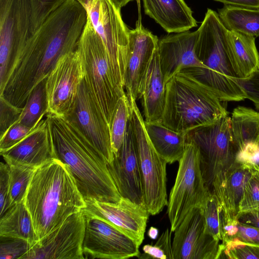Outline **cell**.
I'll return each mask as SVG.
<instances>
[{
    "instance_id": "1",
    "label": "cell",
    "mask_w": 259,
    "mask_h": 259,
    "mask_svg": "<svg viewBox=\"0 0 259 259\" xmlns=\"http://www.w3.org/2000/svg\"><path fill=\"white\" fill-rule=\"evenodd\" d=\"M87 17L76 0H66L51 12L27 42L0 96L23 108L59 59L76 49Z\"/></svg>"
},
{
    "instance_id": "2",
    "label": "cell",
    "mask_w": 259,
    "mask_h": 259,
    "mask_svg": "<svg viewBox=\"0 0 259 259\" xmlns=\"http://www.w3.org/2000/svg\"><path fill=\"white\" fill-rule=\"evenodd\" d=\"M46 116L57 158L68 167L85 201H119L106 160L64 116Z\"/></svg>"
},
{
    "instance_id": "3",
    "label": "cell",
    "mask_w": 259,
    "mask_h": 259,
    "mask_svg": "<svg viewBox=\"0 0 259 259\" xmlns=\"http://www.w3.org/2000/svg\"><path fill=\"white\" fill-rule=\"evenodd\" d=\"M23 202L38 241L87 206L68 167L58 159L36 169Z\"/></svg>"
},
{
    "instance_id": "4",
    "label": "cell",
    "mask_w": 259,
    "mask_h": 259,
    "mask_svg": "<svg viewBox=\"0 0 259 259\" xmlns=\"http://www.w3.org/2000/svg\"><path fill=\"white\" fill-rule=\"evenodd\" d=\"M197 31L195 53L205 68L182 71L210 88L222 101L244 100L243 91L234 80L238 77L230 59L229 30L218 13L208 9Z\"/></svg>"
},
{
    "instance_id": "5",
    "label": "cell",
    "mask_w": 259,
    "mask_h": 259,
    "mask_svg": "<svg viewBox=\"0 0 259 259\" xmlns=\"http://www.w3.org/2000/svg\"><path fill=\"white\" fill-rule=\"evenodd\" d=\"M222 102L210 88L181 71L165 83L161 122L174 131L187 132L228 115Z\"/></svg>"
},
{
    "instance_id": "6",
    "label": "cell",
    "mask_w": 259,
    "mask_h": 259,
    "mask_svg": "<svg viewBox=\"0 0 259 259\" xmlns=\"http://www.w3.org/2000/svg\"><path fill=\"white\" fill-rule=\"evenodd\" d=\"M187 142H193L200 154V168L210 194L223 204L226 177L237 162L238 150L231 128L230 117L223 116L207 125L186 132Z\"/></svg>"
},
{
    "instance_id": "7",
    "label": "cell",
    "mask_w": 259,
    "mask_h": 259,
    "mask_svg": "<svg viewBox=\"0 0 259 259\" xmlns=\"http://www.w3.org/2000/svg\"><path fill=\"white\" fill-rule=\"evenodd\" d=\"M49 15L44 0H0L1 86L6 85L27 42Z\"/></svg>"
},
{
    "instance_id": "8",
    "label": "cell",
    "mask_w": 259,
    "mask_h": 259,
    "mask_svg": "<svg viewBox=\"0 0 259 259\" xmlns=\"http://www.w3.org/2000/svg\"><path fill=\"white\" fill-rule=\"evenodd\" d=\"M76 50L83 78L110 127L118 102L126 93L114 77L105 46L88 16Z\"/></svg>"
},
{
    "instance_id": "9",
    "label": "cell",
    "mask_w": 259,
    "mask_h": 259,
    "mask_svg": "<svg viewBox=\"0 0 259 259\" xmlns=\"http://www.w3.org/2000/svg\"><path fill=\"white\" fill-rule=\"evenodd\" d=\"M84 8L106 48L112 72L124 90L126 65L130 53V31L120 10L110 0H76Z\"/></svg>"
},
{
    "instance_id": "10",
    "label": "cell",
    "mask_w": 259,
    "mask_h": 259,
    "mask_svg": "<svg viewBox=\"0 0 259 259\" xmlns=\"http://www.w3.org/2000/svg\"><path fill=\"white\" fill-rule=\"evenodd\" d=\"M128 100L130 120L138 149L145 204L150 214L154 215L161 212L168 203L166 169L167 163L151 143L136 101L130 98Z\"/></svg>"
},
{
    "instance_id": "11",
    "label": "cell",
    "mask_w": 259,
    "mask_h": 259,
    "mask_svg": "<svg viewBox=\"0 0 259 259\" xmlns=\"http://www.w3.org/2000/svg\"><path fill=\"white\" fill-rule=\"evenodd\" d=\"M200 161L197 147L193 142H187L179 161L176 178L167 205L171 232H174L192 208H203L206 204L210 194L203 179Z\"/></svg>"
},
{
    "instance_id": "12",
    "label": "cell",
    "mask_w": 259,
    "mask_h": 259,
    "mask_svg": "<svg viewBox=\"0 0 259 259\" xmlns=\"http://www.w3.org/2000/svg\"><path fill=\"white\" fill-rule=\"evenodd\" d=\"M64 117L108 163L112 161L109 125L83 77L74 104Z\"/></svg>"
},
{
    "instance_id": "13",
    "label": "cell",
    "mask_w": 259,
    "mask_h": 259,
    "mask_svg": "<svg viewBox=\"0 0 259 259\" xmlns=\"http://www.w3.org/2000/svg\"><path fill=\"white\" fill-rule=\"evenodd\" d=\"M84 213L86 221L82 246L84 258L139 257L140 246L129 236L108 222Z\"/></svg>"
},
{
    "instance_id": "14",
    "label": "cell",
    "mask_w": 259,
    "mask_h": 259,
    "mask_svg": "<svg viewBox=\"0 0 259 259\" xmlns=\"http://www.w3.org/2000/svg\"><path fill=\"white\" fill-rule=\"evenodd\" d=\"M85 217L82 210L69 217L39 240L21 259H83Z\"/></svg>"
},
{
    "instance_id": "15",
    "label": "cell",
    "mask_w": 259,
    "mask_h": 259,
    "mask_svg": "<svg viewBox=\"0 0 259 259\" xmlns=\"http://www.w3.org/2000/svg\"><path fill=\"white\" fill-rule=\"evenodd\" d=\"M174 259H218L221 242L207 231L203 209L196 207L174 231Z\"/></svg>"
},
{
    "instance_id": "16",
    "label": "cell",
    "mask_w": 259,
    "mask_h": 259,
    "mask_svg": "<svg viewBox=\"0 0 259 259\" xmlns=\"http://www.w3.org/2000/svg\"><path fill=\"white\" fill-rule=\"evenodd\" d=\"M83 77L82 64L76 49L59 59L46 80L47 114L64 116L68 112Z\"/></svg>"
},
{
    "instance_id": "17",
    "label": "cell",
    "mask_w": 259,
    "mask_h": 259,
    "mask_svg": "<svg viewBox=\"0 0 259 259\" xmlns=\"http://www.w3.org/2000/svg\"><path fill=\"white\" fill-rule=\"evenodd\" d=\"M107 166L121 197L145 206L138 149L130 119L122 146Z\"/></svg>"
},
{
    "instance_id": "18",
    "label": "cell",
    "mask_w": 259,
    "mask_h": 259,
    "mask_svg": "<svg viewBox=\"0 0 259 259\" xmlns=\"http://www.w3.org/2000/svg\"><path fill=\"white\" fill-rule=\"evenodd\" d=\"M85 202L84 213L108 222L141 245L150 214L145 206L122 197L117 202Z\"/></svg>"
},
{
    "instance_id": "19",
    "label": "cell",
    "mask_w": 259,
    "mask_h": 259,
    "mask_svg": "<svg viewBox=\"0 0 259 259\" xmlns=\"http://www.w3.org/2000/svg\"><path fill=\"white\" fill-rule=\"evenodd\" d=\"M130 53L124 78V89L128 98L140 99V89L153 53L158 47V38L142 25L140 20L130 31Z\"/></svg>"
},
{
    "instance_id": "20",
    "label": "cell",
    "mask_w": 259,
    "mask_h": 259,
    "mask_svg": "<svg viewBox=\"0 0 259 259\" xmlns=\"http://www.w3.org/2000/svg\"><path fill=\"white\" fill-rule=\"evenodd\" d=\"M197 30L167 35L158 40V51L165 83L175 74L191 68L204 69L195 53Z\"/></svg>"
},
{
    "instance_id": "21",
    "label": "cell",
    "mask_w": 259,
    "mask_h": 259,
    "mask_svg": "<svg viewBox=\"0 0 259 259\" xmlns=\"http://www.w3.org/2000/svg\"><path fill=\"white\" fill-rule=\"evenodd\" d=\"M0 154L8 165L35 168L57 159L46 119H42L38 125L17 145Z\"/></svg>"
},
{
    "instance_id": "22",
    "label": "cell",
    "mask_w": 259,
    "mask_h": 259,
    "mask_svg": "<svg viewBox=\"0 0 259 259\" xmlns=\"http://www.w3.org/2000/svg\"><path fill=\"white\" fill-rule=\"evenodd\" d=\"M230 121L238 152L237 161L250 164L259 152V112L238 106L233 109Z\"/></svg>"
},
{
    "instance_id": "23",
    "label": "cell",
    "mask_w": 259,
    "mask_h": 259,
    "mask_svg": "<svg viewBox=\"0 0 259 259\" xmlns=\"http://www.w3.org/2000/svg\"><path fill=\"white\" fill-rule=\"evenodd\" d=\"M145 14L167 32L180 33L197 26L184 0H143Z\"/></svg>"
},
{
    "instance_id": "24",
    "label": "cell",
    "mask_w": 259,
    "mask_h": 259,
    "mask_svg": "<svg viewBox=\"0 0 259 259\" xmlns=\"http://www.w3.org/2000/svg\"><path fill=\"white\" fill-rule=\"evenodd\" d=\"M165 97V82L157 47L148 64L140 89L139 99L145 121H161Z\"/></svg>"
},
{
    "instance_id": "25",
    "label": "cell",
    "mask_w": 259,
    "mask_h": 259,
    "mask_svg": "<svg viewBox=\"0 0 259 259\" xmlns=\"http://www.w3.org/2000/svg\"><path fill=\"white\" fill-rule=\"evenodd\" d=\"M254 169L250 164L237 161L229 172L223 189L221 221L230 222L237 220L245 185Z\"/></svg>"
},
{
    "instance_id": "26",
    "label": "cell",
    "mask_w": 259,
    "mask_h": 259,
    "mask_svg": "<svg viewBox=\"0 0 259 259\" xmlns=\"http://www.w3.org/2000/svg\"><path fill=\"white\" fill-rule=\"evenodd\" d=\"M144 122L149 138L157 153L167 163L179 162L187 143L186 132L174 131L161 121Z\"/></svg>"
},
{
    "instance_id": "27",
    "label": "cell",
    "mask_w": 259,
    "mask_h": 259,
    "mask_svg": "<svg viewBox=\"0 0 259 259\" xmlns=\"http://www.w3.org/2000/svg\"><path fill=\"white\" fill-rule=\"evenodd\" d=\"M230 59L237 77L248 76L259 69V54L255 37L228 31Z\"/></svg>"
},
{
    "instance_id": "28",
    "label": "cell",
    "mask_w": 259,
    "mask_h": 259,
    "mask_svg": "<svg viewBox=\"0 0 259 259\" xmlns=\"http://www.w3.org/2000/svg\"><path fill=\"white\" fill-rule=\"evenodd\" d=\"M0 236L24 240L31 247L38 242L30 214L23 202L13 205L0 217Z\"/></svg>"
},
{
    "instance_id": "29",
    "label": "cell",
    "mask_w": 259,
    "mask_h": 259,
    "mask_svg": "<svg viewBox=\"0 0 259 259\" xmlns=\"http://www.w3.org/2000/svg\"><path fill=\"white\" fill-rule=\"evenodd\" d=\"M218 12L221 20L228 30L259 37V8L224 5Z\"/></svg>"
},
{
    "instance_id": "30",
    "label": "cell",
    "mask_w": 259,
    "mask_h": 259,
    "mask_svg": "<svg viewBox=\"0 0 259 259\" xmlns=\"http://www.w3.org/2000/svg\"><path fill=\"white\" fill-rule=\"evenodd\" d=\"M46 80H42L32 90L18 121L28 127H37L48 113Z\"/></svg>"
},
{
    "instance_id": "31",
    "label": "cell",
    "mask_w": 259,
    "mask_h": 259,
    "mask_svg": "<svg viewBox=\"0 0 259 259\" xmlns=\"http://www.w3.org/2000/svg\"><path fill=\"white\" fill-rule=\"evenodd\" d=\"M130 102L126 94L119 100L110 125V139L114 155L123 144L130 119Z\"/></svg>"
},
{
    "instance_id": "32",
    "label": "cell",
    "mask_w": 259,
    "mask_h": 259,
    "mask_svg": "<svg viewBox=\"0 0 259 259\" xmlns=\"http://www.w3.org/2000/svg\"><path fill=\"white\" fill-rule=\"evenodd\" d=\"M10 167V205L23 202L32 177L37 168L21 165H9Z\"/></svg>"
},
{
    "instance_id": "33",
    "label": "cell",
    "mask_w": 259,
    "mask_h": 259,
    "mask_svg": "<svg viewBox=\"0 0 259 259\" xmlns=\"http://www.w3.org/2000/svg\"><path fill=\"white\" fill-rule=\"evenodd\" d=\"M219 258L259 259V246L237 240L224 245L221 243Z\"/></svg>"
},
{
    "instance_id": "34",
    "label": "cell",
    "mask_w": 259,
    "mask_h": 259,
    "mask_svg": "<svg viewBox=\"0 0 259 259\" xmlns=\"http://www.w3.org/2000/svg\"><path fill=\"white\" fill-rule=\"evenodd\" d=\"M203 209L208 232L214 238L221 242V207L217 196L209 194Z\"/></svg>"
},
{
    "instance_id": "35",
    "label": "cell",
    "mask_w": 259,
    "mask_h": 259,
    "mask_svg": "<svg viewBox=\"0 0 259 259\" xmlns=\"http://www.w3.org/2000/svg\"><path fill=\"white\" fill-rule=\"evenodd\" d=\"M257 208H259V170L254 169L245 185L239 204V213Z\"/></svg>"
},
{
    "instance_id": "36",
    "label": "cell",
    "mask_w": 259,
    "mask_h": 259,
    "mask_svg": "<svg viewBox=\"0 0 259 259\" xmlns=\"http://www.w3.org/2000/svg\"><path fill=\"white\" fill-rule=\"evenodd\" d=\"M0 238L1 259H21L31 248L28 242L23 239L1 236Z\"/></svg>"
},
{
    "instance_id": "37",
    "label": "cell",
    "mask_w": 259,
    "mask_h": 259,
    "mask_svg": "<svg viewBox=\"0 0 259 259\" xmlns=\"http://www.w3.org/2000/svg\"><path fill=\"white\" fill-rule=\"evenodd\" d=\"M23 110V108L13 105L0 96V138L18 121Z\"/></svg>"
},
{
    "instance_id": "38",
    "label": "cell",
    "mask_w": 259,
    "mask_h": 259,
    "mask_svg": "<svg viewBox=\"0 0 259 259\" xmlns=\"http://www.w3.org/2000/svg\"><path fill=\"white\" fill-rule=\"evenodd\" d=\"M35 128H30L18 121L16 122L2 137L0 138V153L6 151L17 145Z\"/></svg>"
},
{
    "instance_id": "39",
    "label": "cell",
    "mask_w": 259,
    "mask_h": 259,
    "mask_svg": "<svg viewBox=\"0 0 259 259\" xmlns=\"http://www.w3.org/2000/svg\"><path fill=\"white\" fill-rule=\"evenodd\" d=\"M243 91L245 99L252 101L259 110V69L245 78H234Z\"/></svg>"
},
{
    "instance_id": "40",
    "label": "cell",
    "mask_w": 259,
    "mask_h": 259,
    "mask_svg": "<svg viewBox=\"0 0 259 259\" xmlns=\"http://www.w3.org/2000/svg\"><path fill=\"white\" fill-rule=\"evenodd\" d=\"M10 167L2 162L0 163V217L10 207L9 196Z\"/></svg>"
},
{
    "instance_id": "41",
    "label": "cell",
    "mask_w": 259,
    "mask_h": 259,
    "mask_svg": "<svg viewBox=\"0 0 259 259\" xmlns=\"http://www.w3.org/2000/svg\"><path fill=\"white\" fill-rule=\"evenodd\" d=\"M237 228V232L233 240L259 246V229L238 222Z\"/></svg>"
},
{
    "instance_id": "42",
    "label": "cell",
    "mask_w": 259,
    "mask_h": 259,
    "mask_svg": "<svg viewBox=\"0 0 259 259\" xmlns=\"http://www.w3.org/2000/svg\"><path fill=\"white\" fill-rule=\"evenodd\" d=\"M171 233L170 229H166L159 237L155 245L165 253L167 258L174 259Z\"/></svg>"
},
{
    "instance_id": "43",
    "label": "cell",
    "mask_w": 259,
    "mask_h": 259,
    "mask_svg": "<svg viewBox=\"0 0 259 259\" xmlns=\"http://www.w3.org/2000/svg\"><path fill=\"white\" fill-rule=\"evenodd\" d=\"M239 223L259 229V208L238 214Z\"/></svg>"
},
{
    "instance_id": "44",
    "label": "cell",
    "mask_w": 259,
    "mask_h": 259,
    "mask_svg": "<svg viewBox=\"0 0 259 259\" xmlns=\"http://www.w3.org/2000/svg\"><path fill=\"white\" fill-rule=\"evenodd\" d=\"M223 3L226 5L236 7L259 8V0H213Z\"/></svg>"
},
{
    "instance_id": "45",
    "label": "cell",
    "mask_w": 259,
    "mask_h": 259,
    "mask_svg": "<svg viewBox=\"0 0 259 259\" xmlns=\"http://www.w3.org/2000/svg\"><path fill=\"white\" fill-rule=\"evenodd\" d=\"M66 0H44V6L47 14H50Z\"/></svg>"
},
{
    "instance_id": "46",
    "label": "cell",
    "mask_w": 259,
    "mask_h": 259,
    "mask_svg": "<svg viewBox=\"0 0 259 259\" xmlns=\"http://www.w3.org/2000/svg\"><path fill=\"white\" fill-rule=\"evenodd\" d=\"M111 2L115 5L116 8L121 10V8L125 6L129 2L133 1L134 0H111Z\"/></svg>"
},
{
    "instance_id": "47",
    "label": "cell",
    "mask_w": 259,
    "mask_h": 259,
    "mask_svg": "<svg viewBox=\"0 0 259 259\" xmlns=\"http://www.w3.org/2000/svg\"><path fill=\"white\" fill-rule=\"evenodd\" d=\"M147 234L151 239H155L158 235V230L156 228L151 227L149 229Z\"/></svg>"
},
{
    "instance_id": "48",
    "label": "cell",
    "mask_w": 259,
    "mask_h": 259,
    "mask_svg": "<svg viewBox=\"0 0 259 259\" xmlns=\"http://www.w3.org/2000/svg\"><path fill=\"white\" fill-rule=\"evenodd\" d=\"M250 164L255 170H259V152L253 157Z\"/></svg>"
}]
</instances>
